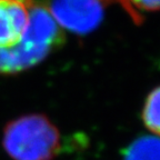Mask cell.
<instances>
[{"label":"cell","instance_id":"obj_6","mask_svg":"<svg viewBox=\"0 0 160 160\" xmlns=\"http://www.w3.org/2000/svg\"><path fill=\"white\" fill-rule=\"evenodd\" d=\"M146 127L160 138V87L149 93L142 111Z\"/></svg>","mask_w":160,"mask_h":160},{"label":"cell","instance_id":"obj_2","mask_svg":"<svg viewBox=\"0 0 160 160\" xmlns=\"http://www.w3.org/2000/svg\"><path fill=\"white\" fill-rule=\"evenodd\" d=\"M57 128L43 116L13 120L3 132V148L13 160H51L60 150Z\"/></svg>","mask_w":160,"mask_h":160},{"label":"cell","instance_id":"obj_4","mask_svg":"<svg viewBox=\"0 0 160 160\" xmlns=\"http://www.w3.org/2000/svg\"><path fill=\"white\" fill-rule=\"evenodd\" d=\"M33 0H0V49L21 41L27 31Z\"/></svg>","mask_w":160,"mask_h":160},{"label":"cell","instance_id":"obj_7","mask_svg":"<svg viewBox=\"0 0 160 160\" xmlns=\"http://www.w3.org/2000/svg\"><path fill=\"white\" fill-rule=\"evenodd\" d=\"M109 1L120 3L136 22L142 19L143 13L160 10V0H106Z\"/></svg>","mask_w":160,"mask_h":160},{"label":"cell","instance_id":"obj_3","mask_svg":"<svg viewBox=\"0 0 160 160\" xmlns=\"http://www.w3.org/2000/svg\"><path fill=\"white\" fill-rule=\"evenodd\" d=\"M106 3V0H52L49 10L61 28L86 35L101 22Z\"/></svg>","mask_w":160,"mask_h":160},{"label":"cell","instance_id":"obj_5","mask_svg":"<svg viewBox=\"0 0 160 160\" xmlns=\"http://www.w3.org/2000/svg\"><path fill=\"white\" fill-rule=\"evenodd\" d=\"M123 160H160V138L146 136L127 148Z\"/></svg>","mask_w":160,"mask_h":160},{"label":"cell","instance_id":"obj_1","mask_svg":"<svg viewBox=\"0 0 160 160\" xmlns=\"http://www.w3.org/2000/svg\"><path fill=\"white\" fill-rule=\"evenodd\" d=\"M62 40L61 27L49 8L35 3L21 41L12 48L0 49V73L19 72L33 67L62 45Z\"/></svg>","mask_w":160,"mask_h":160}]
</instances>
